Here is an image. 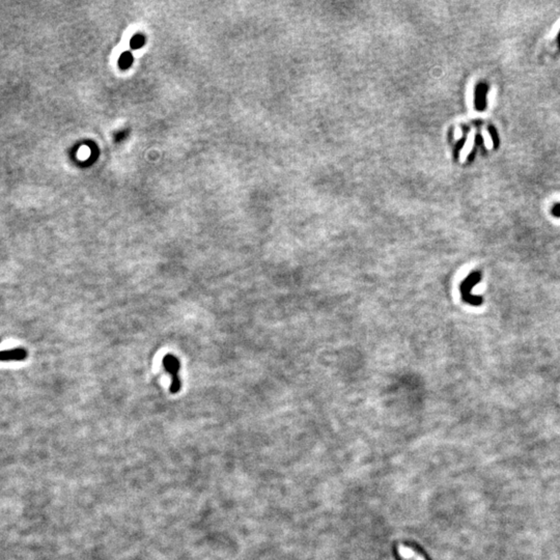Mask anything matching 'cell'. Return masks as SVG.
Instances as JSON below:
<instances>
[{
  "label": "cell",
  "instance_id": "4",
  "mask_svg": "<svg viewBox=\"0 0 560 560\" xmlns=\"http://www.w3.org/2000/svg\"><path fill=\"white\" fill-rule=\"evenodd\" d=\"M473 143H474V134H473V133H470L469 137H468V139H467V141H466V143H465V145H464V148H463V150H462V152H461V161H465L466 157L469 155V153H470L471 150H472Z\"/></svg>",
  "mask_w": 560,
  "mask_h": 560
},
{
  "label": "cell",
  "instance_id": "1",
  "mask_svg": "<svg viewBox=\"0 0 560 560\" xmlns=\"http://www.w3.org/2000/svg\"><path fill=\"white\" fill-rule=\"evenodd\" d=\"M481 280V273L480 272H472L468 277H467L461 284V293L463 300L466 303H468L473 306H480L482 304V298L480 296L472 295L471 290L472 288L480 282Z\"/></svg>",
  "mask_w": 560,
  "mask_h": 560
},
{
  "label": "cell",
  "instance_id": "5",
  "mask_svg": "<svg viewBox=\"0 0 560 560\" xmlns=\"http://www.w3.org/2000/svg\"><path fill=\"white\" fill-rule=\"evenodd\" d=\"M131 62H132V56H131V54H130V53H124V54L121 56V58H120V65L121 66V68L124 69V68H128V67L131 65Z\"/></svg>",
  "mask_w": 560,
  "mask_h": 560
},
{
  "label": "cell",
  "instance_id": "2",
  "mask_svg": "<svg viewBox=\"0 0 560 560\" xmlns=\"http://www.w3.org/2000/svg\"><path fill=\"white\" fill-rule=\"evenodd\" d=\"M163 364H164L165 369L167 370V372L171 377L170 391L172 393L179 392L180 388H181V380H180V377H179L180 361L178 360V358H175V356H173V355H166L164 360H163Z\"/></svg>",
  "mask_w": 560,
  "mask_h": 560
},
{
  "label": "cell",
  "instance_id": "3",
  "mask_svg": "<svg viewBox=\"0 0 560 560\" xmlns=\"http://www.w3.org/2000/svg\"><path fill=\"white\" fill-rule=\"evenodd\" d=\"M398 552H399L400 556L403 559H407V560H425L422 555H420L416 551H414L412 548H409V547L404 546V545H399Z\"/></svg>",
  "mask_w": 560,
  "mask_h": 560
},
{
  "label": "cell",
  "instance_id": "6",
  "mask_svg": "<svg viewBox=\"0 0 560 560\" xmlns=\"http://www.w3.org/2000/svg\"><path fill=\"white\" fill-rule=\"evenodd\" d=\"M143 41H144V40H143V38H142L141 36H136V37H135V38L132 40L131 45H132L133 48H138V47H140V46L143 44Z\"/></svg>",
  "mask_w": 560,
  "mask_h": 560
}]
</instances>
